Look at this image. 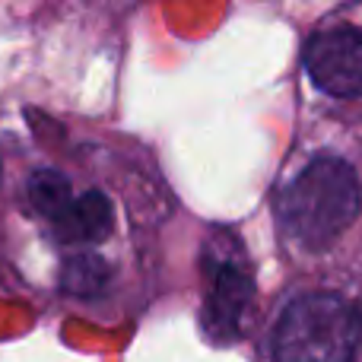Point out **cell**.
Instances as JSON below:
<instances>
[{"mask_svg": "<svg viewBox=\"0 0 362 362\" xmlns=\"http://www.w3.org/2000/svg\"><path fill=\"white\" fill-rule=\"evenodd\" d=\"M108 276H112V267L102 261L99 255H89V251H80V255L67 257L61 270V286L67 289L70 296H99L102 289L108 286Z\"/></svg>", "mask_w": 362, "mask_h": 362, "instance_id": "cell-6", "label": "cell"}, {"mask_svg": "<svg viewBox=\"0 0 362 362\" xmlns=\"http://www.w3.org/2000/svg\"><path fill=\"white\" fill-rule=\"evenodd\" d=\"M25 194H29L32 210H35L38 216H45L48 223L57 216V213H61V206L74 197L70 181L64 178L61 172H51V169L35 172V175L29 178V185H25Z\"/></svg>", "mask_w": 362, "mask_h": 362, "instance_id": "cell-7", "label": "cell"}, {"mask_svg": "<svg viewBox=\"0 0 362 362\" xmlns=\"http://www.w3.org/2000/svg\"><path fill=\"white\" fill-rule=\"evenodd\" d=\"M362 191L350 163L318 156L280 194V223L293 242L308 251H325L359 216Z\"/></svg>", "mask_w": 362, "mask_h": 362, "instance_id": "cell-1", "label": "cell"}, {"mask_svg": "<svg viewBox=\"0 0 362 362\" xmlns=\"http://www.w3.org/2000/svg\"><path fill=\"white\" fill-rule=\"evenodd\" d=\"M305 70L321 93L337 95V99L362 95V32H315L305 45Z\"/></svg>", "mask_w": 362, "mask_h": 362, "instance_id": "cell-4", "label": "cell"}, {"mask_svg": "<svg viewBox=\"0 0 362 362\" xmlns=\"http://www.w3.org/2000/svg\"><path fill=\"white\" fill-rule=\"evenodd\" d=\"M115 213L112 200L99 191H86L80 197H70L51 219V232L61 245H95L112 232Z\"/></svg>", "mask_w": 362, "mask_h": 362, "instance_id": "cell-5", "label": "cell"}, {"mask_svg": "<svg viewBox=\"0 0 362 362\" xmlns=\"http://www.w3.org/2000/svg\"><path fill=\"white\" fill-rule=\"evenodd\" d=\"M362 318L334 293H305L286 305L274 331V362H353Z\"/></svg>", "mask_w": 362, "mask_h": 362, "instance_id": "cell-2", "label": "cell"}, {"mask_svg": "<svg viewBox=\"0 0 362 362\" xmlns=\"http://www.w3.org/2000/svg\"><path fill=\"white\" fill-rule=\"evenodd\" d=\"M204 318L210 334L235 337L255 299V283L235 238L216 235L204 251Z\"/></svg>", "mask_w": 362, "mask_h": 362, "instance_id": "cell-3", "label": "cell"}]
</instances>
